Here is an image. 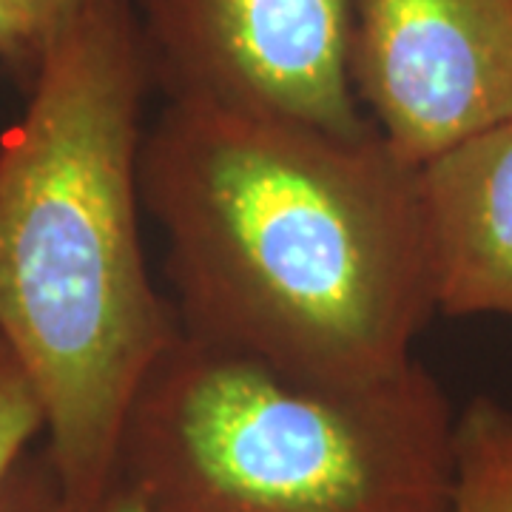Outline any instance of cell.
Segmentation results:
<instances>
[{
    "label": "cell",
    "mask_w": 512,
    "mask_h": 512,
    "mask_svg": "<svg viewBox=\"0 0 512 512\" xmlns=\"http://www.w3.org/2000/svg\"><path fill=\"white\" fill-rule=\"evenodd\" d=\"M456 424L419 359L345 387L180 330L131 402L117 481L146 512H450Z\"/></svg>",
    "instance_id": "obj_3"
},
{
    "label": "cell",
    "mask_w": 512,
    "mask_h": 512,
    "mask_svg": "<svg viewBox=\"0 0 512 512\" xmlns=\"http://www.w3.org/2000/svg\"><path fill=\"white\" fill-rule=\"evenodd\" d=\"M32 6H35V12L43 20V26H46V32L52 35L57 26L63 23V20L72 15L74 9L83 3V0H29Z\"/></svg>",
    "instance_id": "obj_11"
},
{
    "label": "cell",
    "mask_w": 512,
    "mask_h": 512,
    "mask_svg": "<svg viewBox=\"0 0 512 512\" xmlns=\"http://www.w3.org/2000/svg\"><path fill=\"white\" fill-rule=\"evenodd\" d=\"M154 80L339 134L376 128L350 83L356 0H131Z\"/></svg>",
    "instance_id": "obj_4"
},
{
    "label": "cell",
    "mask_w": 512,
    "mask_h": 512,
    "mask_svg": "<svg viewBox=\"0 0 512 512\" xmlns=\"http://www.w3.org/2000/svg\"><path fill=\"white\" fill-rule=\"evenodd\" d=\"M46 433L43 407L15 350L0 339V481L40 444Z\"/></svg>",
    "instance_id": "obj_8"
},
{
    "label": "cell",
    "mask_w": 512,
    "mask_h": 512,
    "mask_svg": "<svg viewBox=\"0 0 512 512\" xmlns=\"http://www.w3.org/2000/svg\"><path fill=\"white\" fill-rule=\"evenodd\" d=\"M0 137V339L43 407L74 512L117 484L131 402L180 322L143 242L154 72L131 0H83L46 37Z\"/></svg>",
    "instance_id": "obj_2"
},
{
    "label": "cell",
    "mask_w": 512,
    "mask_h": 512,
    "mask_svg": "<svg viewBox=\"0 0 512 512\" xmlns=\"http://www.w3.org/2000/svg\"><path fill=\"white\" fill-rule=\"evenodd\" d=\"M450 512H512V407L481 396L458 413Z\"/></svg>",
    "instance_id": "obj_7"
},
{
    "label": "cell",
    "mask_w": 512,
    "mask_h": 512,
    "mask_svg": "<svg viewBox=\"0 0 512 512\" xmlns=\"http://www.w3.org/2000/svg\"><path fill=\"white\" fill-rule=\"evenodd\" d=\"M0 512H74L43 441L0 481Z\"/></svg>",
    "instance_id": "obj_9"
},
{
    "label": "cell",
    "mask_w": 512,
    "mask_h": 512,
    "mask_svg": "<svg viewBox=\"0 0 512 512\" xmlns=\"http://www.w3.org/2000/svg\"><path fill=\"white\" fill-rule=\"evenodd\" d=\"M89 512H146V510H143V504L134 498V493L126 490V487L117 481L109 493L103 495V501H100V504H94Z\"/></svg>",
    "instance_id": "obj_12"
},
{
    "label": "cell",
    "mask_w": 512,
    "mask_h": 512,
    "mask_svg": "<svg viewBox=\"0 0 512 512\" xmlns=\"http://www.w3.org/2000/svg\"><path fill=\"white\" fill-rule=\"evenodd\" d=\"M46 26L29 0H0V57H35L46 43Z\"/></svg>",
    "instance_id": "obj_10"
},
{
    "label": "cell",
    "mask_w": 512,
    "mask_h": 512,
    "mask_svg": "<svg viewBox=\"0 0 512 512\" xmlns=\"http://www.w3.org/2000/svg\"><path fill=\"white\" fill-rule=\"evenodd\" d=\"M140 191L183 333L345 387L416 362L439 313L419 165L376 128L168 97L146 128Z\"/></svg>",
    "instance_id": "obj_1"
},
{
    "label": "cell",
    "mask_w": 512,
    "mask_h": 512,
    "mask_svg": "<svg viewBox=\"0 0 512 512\" xmlns=\"http://www.w3.org/2000/svg\"><path fill=\"white\" fill-rule=\"evenodd\" d=\"M439 313L512 319V123L419 168Z\"/></svg>",
    "instance_id": "obj_6"
},
{
    "label": "cell",
    "mask_w": 512,
    "mask_h": 512,
    "mask_svg": "<svg viewBox=\"0 0 512 512\" xmlns=\"http://www.w3.org/2000/svg\"><path fill=\"white\" fill-rule=\"evenodd\" d=\"M350 83L367 120L424 165L512 123V0H356Z\"/></svg>",
    "instance_id": "obj_5"
}]
</instances>
